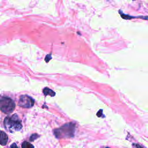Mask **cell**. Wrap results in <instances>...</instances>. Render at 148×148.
I'll return each mask as SVG.
<instances>
[{"instance_id":"cell-8","label":"cell","mask_w":148,"mask_h":148,"mask_svg":"<svg viewBox=\"0 0 148 148\" xmlns=\"http://www.w3.org/2000/svg\"><path fill=\"white\" fill-rule=\"evenodd\" d=\"M39 137V135H38V134H32L31 136H30V140L31 141H33V140H34L35 139H37Z\"/></svg>"},{"instance_id":"cell-4","label":"cell","mask_w":148,"mask_h":148,"mask_svg":"<svg viewBox=\"0 0 148 148\" xmlns=\"http://www.w3.org/2000/svg\"><path fill=\"white\" fill-rule=\"evenodd\" d=\"M34 105V100L27 95H22L20 97L18 105L24 108H29Z\"/></svg>"},{"instance_id":"cell-2","label":"cell","mask_w":148,"mask_h":148,"mask_svg":"<svg viewBox=\"0 0 148 148\" xmlns=\"http://www.w3.org/2000/svg\"><path fill=\"white\" fill-rule=\"evenodd\" d=\"M5 128L10 132L20 131L22 128L21 121L16 114L10 117H6L3 121Z\"/></svg>"},{"instance_id":"cell-7","label":"cell","mask_w":148,"mask_h":148,"mask_svg":"<svg viewBox=\"0 0 148 148\" xmlns=\"http://www.w3.org/2000/svg\"><path fill=\"white\" fill-rule=\"evenodd\" d=\"M21 147L22 148H34V147L32 145H31V143L26 141H24L23 142L21 145Z\"/></svg>"},{"instance_id":"cell-5","label":"cell","mask_w":148,"mask_h":148,"mask_svg":"<svg viewBox=\"0 0 148 148\" xmlns=\"http://www.w3.org/2000/svg\"><path fill=\"white\" fill-rule=\"evenodd\" d=\"M8 141V137L6 133L2 131H0V145L5 146Z\"/></svg>"},{"instance_id":"cell-1","label":"cell","mask_w":148,"mask_h":148,"mask_svg":"<svg viewBox=\"0 0 148 148\" xmlns=\"http://www.w3.org/2000/svg\"><path fill=\"white\" fill-rule=\"evenodd\" d=\"M75 125L72 123L64 124L61 127L54 130V134L57 138H68L73 136Z\"/></svg>"},{"instance_id":"cell-9","label":"cell","mask_w":148,"mask_h":148,"mask_svg":"<svg viewBox=\"0 0 148 148\" xmlns=\"http://www.w3.org/2000/svg\"><path fill=\"white\" fill-rule=\"evenodd\" d=\"M10 148H18L17 147V146L16 145V144L15 143H13L11 146H10Z\"/></svg>"},{"instance_id":"cell-10","label":"cell","mask_w":148,"mask_h":148,"mask_svg":"<svg viewBox=\"0 0 148 148\" xmlns=\"http://www.w3.org/2000/svg\"><path fill=\"white\" fill-rule=\"evenodd\" d=\"M106 148H109V147H106Z\"/></svg>"},{"instance_id":"cell-3","label":"cell","mask_w":148,"mask_h":148,"mask_svg":"<svg viewBox=\"0 0 148 148\" xmlns=\"http://www.w3.org/2000/svg\"><path fill=\"white\" fill-rule=\"evenodd\" d=\"M14 102L9 97H2L0 98V110L6 114L12 113L15 108Z\"/></svg>"},{"instance_id":"cell-6","label":"cell","mask_w":148,"mask_h":148,"mask_svg":"<svg viewBox=\"0 0 148 148\" xmlns=\"http://www.w3.org/2000/svg\"><path fill=\"white\" fill-rule=\"evenodd\" d=\"M43 92L45 95H50L51 97H54L56 95V93L54 91H53L52 90L49 88L48 87H45L43 90Z\"/></svg>"}]
</instances>
